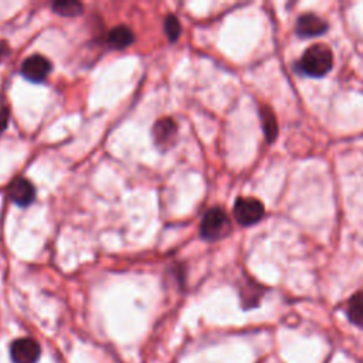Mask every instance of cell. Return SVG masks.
<instances>
[{
  "label": "cell",
  "mask_w": 363,
  "mask_h": 363,
  "mask_svg": "<svg viewBox=\"0 0 363 363\" xmlns=\"http://www.w3.org/2000/svg\"><path fill=\"white\" fill-rule=\"evenodd\" d=\"M333 65V55L328 45L313 44L311 45L299 60V69L308 77L319 78L326 75Z\"/></svg>",
  "instance_id": "6da1fadb"
},
{
  "label": "cell",
  "mask_w": 363,
  "mask_h": 363,
  "mask_svg": "<svg viewBox=\"0 0 363 363\" xmlns=\"http://www.w3.org/2000/svg\"><path fill=\"white\" fill-rule=\"evenodd\" d=\"M230 230V221L227 214L220 207H213L206 211L200 223V235L204 240L216 241L224 237Z\"/></svg>",
  "instance_id": "7a4b0ae2"
},
{
  "label": "cell",
  "mask_w": 363,
  "mask_h": 363,
  "mask_svg": "<svg viewBox=\"0 0 363 363\" xmlns=\"http://www.w3.org/2000/svg\"><path fill=\"white\" fill-rule=\"evenodd\" d=\"M234 217L241 225H252L264 216V204L255 197H238L234 203Z\"/></svg>",
  "instance_id": "3957f363"
},
{
  "label": "cell",
  "mask_w": 363,
  "mask_h": 363,
  "mask_svg": "<svg viewBox=\"0 0 363 363\" xmlns=\"http://www.w3.org/2000/svg\"><path fill=\"white\" fill-rule=\"evenodd\" d=\"M41 349L31 337L16 339L10 346V356L14 363H37Z\"/></svg>",
  "instance_id": "277c9868"
},
{
  "label": "cell",
  "mask_w": 363,
  "mask_h": 363,
  "mask_svg": "<svg viewBox=\"0 0 363 363\" xmlns=\"http://www.w3.org/2000/svg\"><path fill=\"white\" fill-rule=\"evenodd\" d=\"M51 71V62L40 54H33L21 64V74L24 78L33 82H40L47 78Z\"/></svg>",
  "instance_id": "5b68a950"
},
{
  "label": "cell",
  "mask_w": 363,
  "mask_h": 363,
  "mask_svg": "<svg viewBox=\"0 0 363 363\" xmlns=\"http://www.w3.org/2000/svg\"><path fill=\"white\" fill-rule=\"evenodd\" d=\"M7 193L9 197L20 207H26L30 206L34 199H35V187L34 184L24 179V177H17L14 179L9 187H7Z\"/></svg>",
  "instance_id": "8992f818"
},
{
  "label": "cell",
  "mask_w": 363,
  "mask_h": 363,
  "mask_svg": "<svg viewBox=\"0 0 363 363\" xmlns=\"http://www.w3.org/2000/svg\"><path fill=\"white\" fill-rule=\"evenodd\" d=\"M328 30V24L316 14H302L295 24V33L299 37H316Z\"/></svg>",
  "instance_id": "52a82bcc"
},
{
  "label": "cell",
  "mask_w": 363,
  "mask_h": 363,
  "mask_svg": "<svg viewBox=\"0 0 363 363\" xmlns=\"http://www.w3.org/2000/svg\"><path fill=\"white\" fill-rule=\"evenodd\" d=\"M177 132V125L170 118H162L159 119L152 129L153 140L157 146H167L169 142L173 140L174 135Z\"/></svg>",
  "instance_id": "ba28073f"
},
{
  "label": "cell",
  "mask_w": 363,
  "mask_h": 363,
  "mask_svg": "<svg viewBox=\"0 0 363 363\" xmlns=\"http://www.w3.org/2000/svg\"><path fill=\"white\" fill-rule=\"evenodd\" d=\"M133 41H135L133 31L128 26H123V24L113 27L112 30H109V33L106 35V44L115 50H123V48L129 47Z\"/></svg>",
  "instance_id": "9c48e42d"
},
{
  "label": "cell",
  "mask_w": 363,
  "mask_h": 363,
  "mask_svg": "<svg viewBox=\"0 0 363 363\" xmlns=\"http://www.w3.org/2000/svg\"><path fill=\"white\" fill-rule=\"evenodd\" d=\"M259 118L262 123V129L265 133V138L268 142H274L278 135V122L272 112V109L268 105L259 106Z\"/></svg>",
  "instance_id": "30bf717a"
},
{
  "label": "cell",
  "mask_w": 363,
  "mask_h": 363,
  "mask_svg": "<svg viewBox=\"0 0 363 363\" xmlns=\"http://www.w3.org/2000/svg\"><path fill=\"white\" fill-rule=\"evenodd\" d=\"M346 313L353 325L363 328V292H357L349 299Z\"/></svg>",
  "instance_id": "8fae6325"
},
{
  "label": "cell",
  "mask_w": 363,
  "mask_h": 363,
  "mask_svg": "<svg viewBox=\"0 0 363 363\" xmlns=\"http://www.w3.org/2000/svg\"><path fill=\"white\" fill-rule=\"evenodd\" d=\"M51 9L54 13L64 16V17H75L82 14L84 11V4L79 1H72V0H58L51 4Z\"/></svg>",
  "instance_id": "7c38bea8"
},
{
  "label": "cell",
  "mask_w": 363,
  "mask_h": 363,
  "mask_svg": "<svg viewBox=\"0 0 363 363\" xmlns=\"http://www.w3.org/2000/svg\"><path fill=\"white\" fill-rule=\"evenodd\" d=\"M163 30L170 41H176L182 33V24L174 14H167L163 20Z\"/></svg>",
  "instance_id": "4fadbf2b"
},
{
  "label": "cell",
  "mask_w": 363,
  "mask_h": 363,
  "mask_svg": "<svg viewBox=\"0 0 363 363\" xmlns=\"http://www.w3.org/2000/svg\"><path fill=\"white\" fill-rule=\"evenodd\" d=\"M9 119H10V108L4 95L0 94V133L7 128Z\"/></svg>",
  "instance_id": "5bb4252c"
},
{
  "label": "cell",
  "mask_w": 363,
  "mask_h": 363,
  "mask_svg": "<svg viewBox=\"0 0 363 363\" xmlns=\"http://www.w3.org/2000/svg\"><path fill=\"white\" fill-rule=\"evenodd\" d=\"M9 52H10V48H9L7 43L0 41V62H1L4 58H7Z\"/></svg>",
  "instance_id": "9a60e30c"
}]
</instances>
